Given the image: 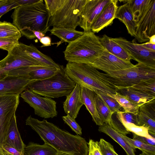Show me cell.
Returning <instances> with one entry per match:
<instances>
[{"label":"cell","mask_w":155,"mask_h":155,"mask_svg":"<svg viewBox=\"0 0 155 155\" xmlns=\"http://www.w3.org/2000/svg\"><path fill=\"white\" fill-rule=\"evenodd\" d=\"M117 92L139 107L155 100V96L147 94L132 87L119 89Z\"/></svg>","instance_id":"cell-22"},{"label":"cell","mask_w":155,"mask_h":155,"mask_svg":"<svg viewBox=\"0 0 155 155\" xmlns=\"http://www.w3.org/2000/svg\"><path fill=\"white\" fill-rule=\"evenodd\" d=\"M84 105L81 96V86L76 84L73 90L66 96L63 103L65 113L75 119L77 117L79 110Z\"/></svg>","instance_id":"cell-18"},{"label":"cell","mask_w":155,"mask_h":155,"mask_svg":"<svg viewBox=\"0 0 155 155\" xmlns=\"http://www.w3.org/2000/svg\"><path fill=\"white\" fill-rule=\"evenodd\" d=\"M58 151L50 145H43L30 142L24 149L25 155H56Z\"/></svg>","instance_id":"cell-28"},{"label":"cell","mask_w":155,"mask_h":155,"mask_svg":"<svg viewBox=\"0 0 155 155\" xmlns=\"http://www.w3.org/2000/svg\"><path fill=\"white\" fill-rule=\"evenodd\" d=\"M62 118L64 123L68 125L73 131L77 134L81 135L82 129L75 119L68 115L63 116Z\"/></svg>","instance_id":"cell-42"},{"label":"cell","mask_w":155,"mask_h":155,"mask_svg":"<svg viewBox=\"0 0 155 155\" xmlns=\"http://www.w3.org/2000/svg\"><path fill=\"white\" fill-rule=\"evenodd\" d=\"M81 96L84 104L86 107L97 125L99 126L104 124L100 120L96 106V93L93 91L81 86Z\"/></svg>","instance_id":"cell-19"},{"label":"cell","mask_w":155,"mask_h":155,"mask_svg":"<svg viewBox=\"0 0 155 155\" xmlns=\"http://www.w3.org/2000/svg\"><path fill=\"white\" fill-rule=\"evenodd\" d=\"M19 6L15 0H8L6 3L0 7V18L8 11Z\"/></svg>","instance_id":"cell-43"},{"label":"cell","mask_w":155,"mask_h":155,"mask_svg":"<svg viewBox=\"0 0 155 155\" xmlns=\"http://www.w3.org/2000/svg\"><path fill=\"white\" fill-rule=\"evenodd\" d=\"M133 140L140 141L144 143L155 146V139L149 138L133 134Z\"/></svg>","instance_id":"cell-46"},{"label":"cell","mask_w":155,"mask_h":155,"mask_svg":"<svg viewBox=\"0 0 155 155\" xmlns=\"http://www.w3.org/2000/svg\"><path fill=\"white\" fill-rule=\"evenodd\" d=\"M87 0H64L49 19L48 27L71 28L79 26V16Z\"/></svg>","instance_id":"cell-7"},{"label":"cell","mask_w":155,"mask_h":155,"mask_svg":"<svg viewBox=\"0 0 155 155\" xmlns=\"http://www.w3.org/2000/svg\"><path fill=\"white\" fill-rule=\"evenodd\" d=\"M21 37L18 28L13 24L6 21H0V38Z\"/></svg>","instance_id":"cell-32"},{"label":"cell","mask_w":155,"mask_h":155,"mask_svg":"<svg viewBox=\"0 0 155 155\" xmlns=\"http://www.w3.org/2000/svg\"><path fill=\"white\" fill-rule=\"evenodd\" d=\"M25 121L26 124L34 130L45 143L58 151L73 155H88L87 143L80 136L72 135L46 120H40L31 115Z\"/></svg>","instance_id":"cell-1"},{"label":"cell","mask_w":155,"mask_h":155,"mask_svg":"<svg viewBox=\"0 0 155 155\" xmlns=\"http://www.w3.org/2000/svg\"><path fill=\"white\" fill-rule=\"evenodd\" d=\"M0 155H7L4 152L2 148L0 147Z\"/></svg>","instance_id":"cell-54"},{"label":"cell","mask_w":155,"mask_h":155,"mask_svg":"<svg viewBox=\"0 0 155 155\" xmlns=\"http://www.w3.org/2000/svg\"><path fill=\"white\" fill-rule=\"evenodd\" d=\"M141 44L143 46L146 48L151 51H155V44L147 41Z\"/></svg>","instance_id":"cell-49"},{"label":"cell","mask_w":155,"mask_h":155,"mask_svg":"<svg viewBox=\"0 0 155 155\" xmlns=\"http://www.w3.org/2000/svg\"><path fill=\"white\" fill-rule=\"evenodd\" d=\"M115 18L118 19L124 23L128 33L134 37L137 22L134 20L131 9L127 3L118 7Z\"/></svg>","instance_id":"cell-21"},{"label":"cell","mask_w":155,"mask_h":155,"mask_svg":"<svg viewBox=\"0 0 155 155\" xmlns=\"http://www.w3.org/2000/svg\"><path fill=\"white\" fill-rule=\"evenodd\" d=\"M96 106L97 111L101 120L104 124L105 123H109L114 113L97 94L96 97Z\"/></svg>","instance_id":"cell-30"},{"label":"cell","mask_w":155,"mask_h":155,"mask_svg":"<svg viewBox=\"0 0 155 155\" xmlns=\"http://www.w3.org/2000/svg\"><path fill=\"white\" fill-rule=\"evenodd\" d=\"M115 99L122 107L124 111L137 115L139 106L131 102L125 96L117 92L115 94H107Z\"/></svg>","instance_id":"cell-31"},{"label":"cell","mask_w":155,"mask_h":155,"mask_svg":"<svg viewBox=\"0 0 155 155\" xmlns=\"http://www.w3.org/2000/svg\"><path fill=\"white\" fill-rule=\"evenodd\" d=\"M98 130L106 134L117 143L124 150L127 155H136L133 147L121 136V134L115 130L109 123H105L100 126Z\"/></svg>","instance_id":"cell-25"},{"label":"cell","mask_w":155,"mask_h":155,"mask_svg":"<svg viewBox=\"0 0 155 155\" xmlns=\"http://www.w3.org/2000/svg\"><path fill=\"white\" fill-rule=\"evenodd\" d=\"M151 0H127L124 1L130 6L134 20L137 22L147 10Z\"/></svg>","instance_id":"cell-29"},{"label":"cell","mask_w":155,"mask_h":155,"mask_svg":"<svg viewBox=\"0 0 155 155\" xmlns=\"http://www.w3.org/2000/svg\"><path fill=\"white\" fill-rule=\"evenodd\" d=\"M90 65L104 72L124 69L134 65L131 62H127L116 57L105 49L100 57Z\"/></svg>","instance_id":"cell-14"},{"label":"cell","mask_w":155,"mask_h":155,"mask_svg":"<svg viewBox=\"0 0 155 155\" xmlns=\"http://www.w3.org/2000/svg\"><path fill=\"white\" fill-rule=\"evenodd\" d=\"M19 95H0V147L6 135L19 102Z\"/></svg>","instance_id":"cell-10"},{"label":"cell","mask_w":155,"mask_h":155,"mask_svg":"<svg viewBox=\"0 0 155 155\" xmlns=\"http://www.w3.org/2000/svg\"><path fill=\"white\" fill-rule=\"evenodd\" d=\"M76 84L66 74L64 67L52 77L42 80H34L27 85L29 89L40 95L50 98L67 96L74 89Z\"/></svg>","instance_id":"cell-5"},{"label":"cell","mask_w":155,"mask_h":155,"mask_svg":"<svg viewBox=\"0 0 155 155\" xmlns=\"http://www.w3.org/2000/svg\"><path fill=\"white\" fill-rule=\"evenodd\" d=\"M117 0H112L103 9L93 22L91 31L94 33H98L104 28L111 25L118 8Z\"/></svg>","instance_id":"cell-16"},{"label":"cell","mask_w":155,"mask_h":155,"mask_svg":"<svg viewBox=\"0 0 155 155\" xmlns=\"http://www.w3.org/2000/svg\"><path fill=\"white\" fill-rule=\"evenodd\" d=\"M100 40L105 49L108 52L124 61L131 62V57L112 38L104 35L100 38Z\"/></svg>","instance_id":"cell-23"},{"label":"cell","mask_w":155,"mask_h":155,"mask_svg":"<svg viewBox=\"0 0 155 155\" xmlns=\"http://www.w3.org/2000/svg\"><path fill=\"white\" fill-rule=\"evenodd\" d=\"M95 92L100 97L114 113L120 111L121 107L114 98L102 91H97Z\"/></svg>","instance_id":"cell-36"},{"label":"cell","mask_w":155,"mask_h":155,"mask_svg":"<svg viewBox=\"0 0 155 155\" xmlns=\"http://www.w3.org/2000/svg\"><path fill=\"white\" fill-rule=\"evenodd\" d=\"M14 148L24 153L25 145L23 142L18 130L16 117H13L5 137L4 144Z\"/></svg>","instance_id":"cell-20"},{"label":"cell","mask_w":155,"mask_h":155,"mask_svg":"<svg viewBox=\"0 0 155 155\" xmlns=\"http://www.w3.org/2000/svg\"><path fill=\"white\" fill-rule=\"evenodd\" d=\"M34 80L28 76L8 75L0 80V95H20Z\"/></svg>","instance_id":"cell-15"},{"label":"cell","mask_w":155,"mask_h":155,"mask_svg":"<svg viewBox=\"0 0 155 155\" xmlns=\"http://www.w3.org/2000/svg\"><path fill=\"white\" fill-rule=\"evenodd\" d=\"M137 117V125L147 127L150 134L155 136V100L140 106Z\"/></svg>","instance_id":"cell-17"},{"label":"cell","mask_w":155,"mask_h":155,"mask_svg":"<svg viewBox=\"0 0 155 155\" xmlns=\"http://www.w3.org/2000/svg\"><path fill=\"white\" fill-rule=\"evenodd\" d=\"M98 142L90 139L87 143L88 148V155H102Z\"/></svg>","instance_id":"cell-44"},{"label":"cell","mask_w":155,"mask_h":155,"mask_svg":"<svg viewBox=\"0 0 155 155\" xmlns=\"http://www.w3.org/2000/svg\"><path fill=\"white\" fill-rule=\"evenodd\" d=\"M105 72L117 90L132 87L142 80L155 78V68L139 63L124 69Z\"/></svg>","instance_id":"cell-6"},{"label":"cell","mask_w":155,"mask_h":155,"mask_svg":"<svg viewBox=\"0 0 155 155\" xmlns=\"http://www.w3.org/2000/svg\"><path fill=\"white\" fill-rule=\"evenodd\" d=\"M116 118H113L111 116V119L108 123L116 131L121 134L126 136L130 134L126 129L117 117L116 113Z\"/></svg>","instance_id":"cell-40"},{"label":"cell","mask_w":155,"mask_h":155,"mask_svg":"<svg viewBox=\"0 0 155 155\" xmlns=\"http://www.w3.org/2000/svg\"><path fill=\"white\" fill-rule=\"evenodd\" d=\"M56 155H73L67 153L58 151Z\"/></svg>","instance_id":"cell-52"},{"label":"cell","mask_w":155,"mask_h":155,"mask_svg":"<svg viewBox=\"0 0 155 155\" xmlns=\"http://www.w3.org/2000/svg\"><path fill=\"white\" fill-rule=\"evenodd\" d=\"M132 87L147 94L155 96V78L142 80Z\"/></svg>","instance_id":"cell-35"},{"label":"cell","mask_w":155,"mask_h":155,"mask_svg":"<svg viewBox=\"0 0 155 155\" xmlns=\"http://www.w3.org/2000/svg\"><path fill=\"white\" fill-rule=\"evenodd\" d=\"M8 0H0V7L6 3Z\"/></svg>","instance_id":"cell-53"},{"label":"cell","mask_w":155,"mask_h":155,"mask_svg":"<svg viewBox=\"0 0 155 155\" xmlns=\"http://www.w3.org/2000/svg\"><path fill=\"white\" fill-rule=\"evenodd\" d=\"M111 0H87L79 16V26L84 32L91 31L93 22Z\"/></svg>","instance_id":"cell-13"},{"label":"cell","mask_w":155,"mask_h":155,"mask_svg":"<svg viewBox=\"0 0 155 155\" xmlns=\"http://www.w3.org/2000/svg\"><path fill=\"white\" fill-rule=\"evenodd\" d=\"M121 136L133 147L134 151L138 148L142 151L149 153L151 155H155V146L144 143L140 141L131 139L126 136L121 134Z\"/></svg>","instance_id":"cell-33"},{"label":"cell","mask_w":155,"mask_h":155,"mask_svg":"<svg viewBox=\"0 0 155 155\" xmlns=\"http://www.w3.org/2000/svg\"><path fill=\"white\" fill-rule=\"evenodd\" d=\"M20 96L34 109L35 114L38 116L49 118L57 116L56 102L51 98L42 97L28 89Z\"/></svg>","instance_id":"cell-9"},{"label":"cell","mask_w":155,"mask_h":155,"mask_svg":"<svg viewBox=\"0 0 155 155\" xmlns=\"http://www.w3.org/2000/svg\"><path fill=\"white\" fill-rule=\"evenodd\" d=\"M33 33L35 37L39 41L45 35L41 32L38 31H33Z\"/></svg>","instance_id":"cell-50"},{"label":"cell","mask_w":155,"mask_h":155,"mask_svg":"<svg viewBox=\"0 0 155 155\" xmlns=\"http://www.w3.org/2000/svg\"><path fill=\"white\" fill-rule=\"evenodd\" d=\"M112 39L123 48L132 59L139 63L155 68V51L149 50L141 44L137 43L135 38L132 41L121 37Z\"/></svg>","instance_id":"cell-11"},{"label":"cell","mask_w":155,"mask_h":155,"mask_svg":"<svg viewBox=\"0 0 155 155\" xmlns=\"http://www.w3.org/2000/svg\"><path fill=\"white\" fill-rule=\"evenodd\" d=\"M43 65L30 57L24 51L21 43L8 52V55L0 61V80L8 76V72L18 68Z\"/></svg>","instance_id":"cell-8"},{"label":"cell","mask_w":155,"mask_h":155,"mask_svg":"<svg viewBox=\"0 0 155 155\" xmlns=\"http://www.w3.org/2000/svg\"><path fill=\"white\" fill-rule=\"evenodd\" d=\"M63 67L60 68L49 66H38L35 70L30 72L28 77L34 80H42L48 78L60 71Z\"/></svg>","instance_id":"cell-27"},{"label":"cell","mask_w":155,"mask_h":155,"mask_svg":"<svg viewBox=\"0 0 155 155\" xmlns=\"http://www.w3.org/2000/svg\"><path fill=\"white\" fill-rule=\"evenodd\" d=\"M98 143L102 155H119L115 151L113 146L101 138Z\"/></svg>","instance_id":"cell-38"},{"label":"cell","mask_w":155,"mask_h":155,"mask_svg":"<svg viewBox=\"0 0 155 155\" xmlns=\"http://www.w3.org/2000/svg\"><path fill=\"white\" fill-rule=\"evenodd\" d=\"M70 78L76 84L96 92L115 94L117 90L105 74L99 72L90 65L68 62L64 68Z\"/></svg>","instance_id":"cell-3"},{"label":"cell","mask_w":155,"mask_h":155,"mask_svg":"<svg viewBox=\"0 0 155 155\" xmlns=\"http://www.w3.org/2000/svg\"><path fill=\"white\" fill-rule=\"evenodd\" d=\"M2 148L7 155H25L24 153H21L16 149L6 145H3Z\"/></svg>","instance_id":"cell-45"},{"label":"cell","mask_w":155,"mask_h":155,"mask_svg":"<svg viewBox=\"0 0 155 155\" xmlns=\"http://www.w3.org/2000/svg\"><path fill=\"white\" fill-rule=\"evenodd\" d=\"M49 31L51 35H55L60 39V41L59 42L52 43L57 44V47L64 42L69 44L75 41L84 33V32L78 31L71 28L55 27H53Z\"/></svg>","instance_id":"cell-24"},{"label":"cell","mask_w":155,"mask_h":155,"mask_svg":"<svg viewBox=\"0 0 155 155\" xmlns=\"http://www.w3.org/2000/svg\"><path fill=\"white\" fill-rule=\"evenodd\" d=\"M24 51L31 58L42 65L60 68L62 66L56 63L52 59L43 54L32 44L27 45L21 43Z\"/></svg>","instance_id":"cell-26"},{"label":"cell","mask_w":155,"mask_h":155,"mask_svg":"<svg viewBox=\"0 0 155 155\" xmlns=\"http://www.w3.org/2000/svg\"><path fill=\"white\" fill-rule=\"evenodd\" d=\"M40 0H15V2L20 6L31 5L38 2Z\"/></svg>","instance_id":"cell-48"},{"label":"cell","mask_w":155,"mask_h":155,"mask_svg":"<svg viewBox=\"0 0 155 155\" xmlns=\"http://www.w3.org/2000/svg\"><path fill=\"white\" fill-rule=\"evenodd\" d=\"M148 41L152 43L155 44V35L151 37Z\"/></svg>","instance_id":"cell-51"},{"label":"cell","mask_w":155,"mask_h":155,"mask_svg":"<svg viewBox=\"0 0 155 155\" xmlns=\"http://www.w3.org/2000/svg\"><path fill=\"white\" fill-rule=\"evenodd\" d=\"M11 17L13 24L27 38H35L33 31H38L45 34L49 31L48 24L49 12L43 0L29 5L20 6L15 9Z\"/></svg>","instance_id":"cell-2"},{"label":"cell","mask_w":155,"mask_h":155,"mask_svg":"<svg viewBox=\"0 0 155 155\" xmlns=\"http://www.w3.org/2000/svg\"><path fill=\"white\" fill-rule=\"evenodd\" d=\"M118 118L121 120L127 123H133L137 125V115L125 111H119L116 112Z\"/></svg>","instance_id":"cell-39"},{"label":"cell","mask_w":155,"mask_h":155,"mask_svg":"<svg viewBox=\"0 0 155 155\" xmlns=\"http://www.w3.org/2000/svg\"><path fill=\"white\" fill-rule=\"evenodd\" d=\"M21 37L0 38V49L9 51L19 44V40Z\"/></svg>","instance_id":"cell-37"},{"label":"cell","mask_w":155,"mask_h":155,"mask_svg":"<svg viewBox=\"0 0 155 155\" xmlns=\"http://www.w3.org/2000/svg\"><path fill=\"white\" fill-rule=\"evenodd\" d=\"M140 155H151L148 153L144 151H142V153L140 154Z\"/></svg>","instance_id":"cell-55"},{"label":"cell","mask_w":155,"mask_h":155,"mask_svg":"<svg viewBox=\"0 0 155 155\" xmlns=\"http://www.w3.org/2000/svg\"><path fill=\"white\" fill-rule=\"evenodd\" d=\"M155 35V0H151L146 11L137 22L134 37L139 42L149 41Z\"/></svg>","instance_id":"cell-12"},{"label":"cell","mask_w":155,"mask_h":155,"mask_svg":"<svg viewBox=\"0 0 155 155\" xmlns=\"http://www.w3.org/2000/svg\"><path fill=\"white\" fill-rule=\"evenodd\" d=\"M120 120L129 132H131L138 136L149 138L155 139V136L150 134L147 127L143 126H138L133 123H126Z\"/></svg>","instance_id":"cell-34"},{"label":"cell","mask_w":155,"mask_h":155,"mask_svg":"<svg viewBox=\"0 0 155 155\" xmlns=\"http://www.w3.org/2000/svg\"><path fill=\"white\" fill-rule=\"evenodd\" d=\"M39 41L42 44L41 47L50 46L52 45L51 38L48 36H44L42 37Z\"/></svg>","instance_id":"cell-47"},{"label":"cell","mask_w":155,"mask_h":155,"mask_svg":"<svg viewBox=\"0 0 155 155\" xmlns=\"http://www.w3.org/2000/svg\"><path fill=\"white\" fill-rule=\"evenodd\" d=\"M64 1V0H44L49 17L61 6Z\"/></svg>","instance_id":"cell-41"},{"label":"cell","mask_w":155,"mask_h":155,"mask_svg":"<svg viewBox=\"0 0 155 155\" xmlns=\"http://www.w3.org/2000/svg\"><path fill=\"white\" fill-rule=\"evenodd\" d=\"M100 38L91 31L84 32L82 35L68 44L63 51L68 62L90 64L105 50Z\"/></svg>","instance_id":"cell-4"}]
</instances>
